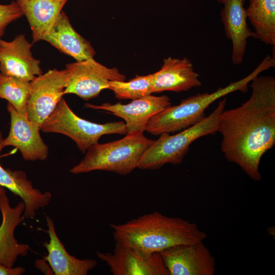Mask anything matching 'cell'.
Wrapping results in <instances>:
<instances>
[{
	"label": "cell",
	"instance_id": "1",
	"mask_svg": "<svg viewBox=\"0 0 275 275\" xmlns=\"http://www.w3.org/2000/svg\"><path fill=\"white\" fill-rule=\"evenodd\" d=\"M251 82L249 99L222 112L217 132L222 136L221 151L225 158L259 181L261 159L275 144V78L259 75Z\"/></svg>",
	"mask_w": 275,
	"mask_h": 275
},
{
	"label": "cell",
	"instance_id": "2",
	"mask_svg": "<svg viewBox=\"0 0 275 275\" xmlns=\"http://www.w3.org/2000/svg\"><path fill=\"white\" fill-rule=\"evenodd\" d=\"M116 242L148 253H160L173 246L197 243L206 238L197 225L154 211L124 224H111Z\"/></svg>",
	"mask_w": 275,
	"mask_h": 275
},
{
	"label": "cell",
	"instance_id": "3",
	"mask_svg": "<svg viewBox=\"0 0 275 275\" xmlns=\"http://www.w3.org/2000/svg\"><path fill=\"white\" fill-rule=\"evenodd\" d=\"M275 66V59L267 55L255 69L243 78L221 87L212 93H198L170 105L153 116L145 131L155 135L179 132L201 121L205 110L216 100L236 91L246 93L248 85L261 73Z\"/></svg>",
	"mask_w": 275,
	"mask_h": 275
},
{
	"label": "cell",
	"instance_id": "4",
	"mask_svg": "<svg viewBox=\"0 0 275 275\" xmlns=\"http://www.w3.org/2000/svg\"><path fill=\"white\" fill-rule=\"evenodd\" d=\"M143 133L127 134L123 138L90 147L82 160L70 170L73 174L94 171L126 175L138 168L140 162L153 142Z\"/></svg>",
	"mask_w": 275,
	"mask_h": 275
},
{
	"label": "cell",
	"instance_id": "5",
	"mask_svg": "<svg viewBox=\"0 0 275 275\" xmlns=\"http://www.w3.org/2000/svg\"><path fill=\"white\" fill-rule=\"evenodd\" d=\"M227 98L220 100L216 108L201 121L171 135L163 133L154 141L144 154L138 167L141 170H156L166 164L181 163L190 144L196 140L217 132L218 120L225 109Z\"/></svg>",
	"mask_w": 275,
	"mask_h": 275
},
{
	"label": "cell",
	"instance_id": "6",
	"mask_svg": "<svg viewBox=\"0 0 275 275\" xmlns=\"http://www.w3.org/2000/svg\"><path fill=\"white\" fill-rule=\"evenodd\" d=\"M41 130L60 133L69 137L83 153L98 143L103 135L127 134L125 124L123 121L98 124L81 118L72 111L63 98L43 123Z\"/></svg>",
	"mask_w": 275,
	"mask_h": 275
},
{
	"label": "cell",
	"instance_id": "7",
	"mask_svg": "<svg viewBox=\"0 0 275 275\" xmlns=\"http://www.w3.org/2000/svg\"><path fill=\"white\" fill-rule=\"evenodd\" d=\"M66 84L64 94H73L85 100L108 89L109 81H125L126 76L116 67L108 68L93 58L66 65Z\"/></svg>",
	"mask_w": 275,
	"mask_h": 275
},
{
	"label": "cell",
	"instance_id": "8",
	"mask_svg": "<svg viewBox=\"0 0 275 275\" xmlns=\"http://www.w3.org/2000/svg\"><path fill=\"white\" fill-rule=\"evenodd\" d=\"M66 84V71L50 69L30 81L26 105L29 120L40 127L63 98Z\"/></svg>",
	"mask_w": 275,
	"mask_h": 275
},
{
	"label": "cell",
	"instance_id": "9",
	"mask_svg": "<svg viewBox=\"0 0 275 275\" xmlns=\"http://www.w3.org/2000/svg\"><path fill=\"white\" fill-rule=\"evenodd\" d=\"M114 275H170L159 253H148L116 242L113 253L97 251Z\"/></svg>",
	"mask_w": 275,
	"mask_h": 275
},
{
	"label": "cell",
	"instance_id": "10",
	"mask_svg": "<svg viewBox=\"0 0 275 275\" xmlns=\"http://www.w3.org/2000/svg\"><path fill=\"white\" fill-rule=\"evenodd\" d=\"M170 275H213L215 259L203 241L179 244L159 253Z\"/></svg>",
	"mask_w": 275,
	"mask_h": 275
},
{
	"label": "cell",
	"instance_id": "11",
	"mask_svg": "<svg viewBox=\"0 0 275 275\" xmlns=\"http://www.w3.org/2000/svg\"><path fill=\"white\" fill-rule=\"evenodd\" d=\"M170 105L171 100L168 96H156L151 94L132 100L127 104H85L86 108L103 110L123 119L125 121L127 134L143 133L150 119Z\"/></svg>",
	"mask_w": 275,
	"mask_h": 275
},
{
	"label": "cell",
	"instance_id": "12",
	"mask_svg": "<svg viewBox=\"0 0 275 275\" xmlns=\"http://www.w3.org/2000/svg\"><path fill=\"white\" fill-rule=\"evenodd\" d=\"M7 109L10 116V127L8 136L3 140L5 147L16 148L25 160H46L48 147L40 135L41 127L30 121L26 115L18 113L9 103Z\"/></svg>",
	"mask_w": 275,
	"mask_h": 275
},
{
	"label": "cell",
	"instance_id": "13",
	"mask_svg": "<svg viewBox=\"0 0 275 275\" xmlns=\"http://www.w3.org/2000/svg\"><path fill=\"white\" fill-rule=\"evenodd\" d=\"M32 47L24 34L16 36L11 41L1 39L0 73L28 81L41 75L40 61L33 56Z\"/></svg>",
	"mask_w": 275,
	"mask_h": 275
},
{
	"label": "cell",
	"instance_id": "14",
	"mask_svg": "<svg viewBox=\"0 0 275 275\" xmlns=\"http://www.w3.org/2000/svg\"><path fill=\"white\" fill-rule=\"evenodd\" d=\"M24 209L22 201L12 207L6 193L0 196V264L8 267H13L18 257L26 256L30 250L28 244L19 243L14 236L16 227L24 219Z\"/></svg>",
	"mask_w": 275,
	"mask_h": 275
},
{
	"label": "cell",
	"instance_id": "15",
	"mask_svg": "<svg viewBox=\"0 0 275 275\" xmlns=\"http://www.w3.org/2000/svg\"><path fill=\"white\" fill-rule=\"evenodd\" d=\"M151 76L153 93L184 92L202 85L199 74L186 57L164 59L161 68Z\"/></svg>",
	"mask_w": 275,
	"mask_h": 275
},
{
	"label": "cell",
	"instance_id": "16",
	"mask_svg": "<svg viewBox=\"0 0 275 275\" xmlns=\"http://www.w3.org/2000/svg\"><path fill=\"white\" fill-rule=\"evenodd\" d=\"M3 140V133L0 132V155L5 147ZM0 186L7 188L21 198L25 205L23 214L24 219L34 218L37 211L47 206L52 198L50 192H42L35 188L32 182L28 179L24 172L5 169L1 163Z\"/></svg>",
	"mask_w": 275,
	"mask_h": 275
},
{
	"label": "cell",
	"instance_id": "17",
	"mask_svg": "<svg viewBox=\"0 0 275 275\" xmlns=\"http://www.w3.org/2000/svg\"><path fill=\"white\" fill-rule=\"evenodd\" d=\"M244 3L245 0H226L221 13L226 35L232 43L231 61L236 65L243 62L248 39H256L248 24Z\"/></svg>",
	"mask_w": 275,
	"mask_h": 275
},
{
	"label": "cell",
	"instance_id": "18",
	"mask_svg": "<svg viewBox=\"0 0 275 275\" xmlns=\"http://www.w3.org/2000/svg\"><path fill=\"white\" fill-rule=\"evenodd\" d=\"M48 242L43 243L47 251L45 257L56 275H87L95 268L97 262L94 259H79L70 255L59 238L54 224L49 216L46 215Z\"/></svg>",
	"mask_w": 275,
	"mask_h": 275
},
{
	"label": "cell",
	"instance_id": "19",
	"mask_svg": "<svg viewBox=\"0 0 275 275\" xmlns=\"http://www.w3.org/2000/svg\"><path fill=\"white\" fill-rule=\"evenodd\" d=\"M43 40L76 61L93 58L96 53L91 43L73 29L63 11Z\"/></svg>",
	"mask_w": 275,
	"mask_h": 275
},
{
	"label": "cell",
	"instance_id": "20",
	"mask_svg": "<svg viewBox=\"0 0 275 275\" xmlns=\"http://www.w3.org/2000/svg\"><path fill=\"white\" fill-rule=\"evenodd\" d=\"M68 0H16L27 18L33 42L43 40Z\"/></svg>",
	"mask_w": 275,
	"mask_h": 275
},
{
	"label": "cell",
	"instance_id": "21",
	"mask_svg": "<svg viewBox=\"0 0 275 275\" xmlns=\"http://www.w3.org/2000/svg\"><path fill=\"white\" fill-rule=\"evenodd\" d=\"M248 19L254 28L256 39L275 45V0H249Z\"/></svg>",
	"mask_w": 275,
	"mask_h": 275
},
{
	"label": "cell",
	"instance_id": "22",
	"mask_svg": "<svg viewBox=\"0 0 275 275\" xmlns=\"http://www.w3.org/2000/svg\"><path fill=\"white\" fill-rule=\"evenodd\" d=\"M30 81L0 73V99H4L21 115H26Z\"/></svg>",
	"mask_w": 275,
	"mask_h": 275
},
{
	"label": "cell",
	"instance_id": "23",
	"mask_svg": "<svg viewBox=\"0 0 275 275\" xmlns=\"http://www.w3.org/2000/svg\"><path fill=\"white\" fill-rule=\"evenodd\" d=\"M108 89L114 92L119 99H139L153 93L151 74L139 76L128 81H109Z\"/></svg>",
	"mask_w": 275,
	"mask_h": 275
},
{
	"label": "cell",
	"instance_id": "24",
	"mask_svg": "<svg viewBox=\"0 0 275 275\" xmlns=\"http://www.w3.org/2000/svg\"><path fill=\"white\" fill-rule=\"evenodd\" d=\"M23 15L22 10L16 1L7 5L0 4V40L7 26Z\"/></svg>",
	"mask_w": 275,
	"mask_h": 275
},
{
	"label": "cell",
	"instance_id": "25",
	"mask_svg": "<svg viewBox=\"0 0 275 275\" xmlns=\"http://www.w3.org/2000/svg\"><path fill=\"white\" fill-rule=\"evenodd\" d=\"M25 270L24 267H8L0 264V275H21Z\"/></svg>",
	"mask_w": 275,
	"mask_h": 275
},
{
	"label": "cell",
	"instance_id": "26",
	"mask_svg": "<svg viewBox=\"0 0 275 275\" xmlns=\"http://www.w3.org/2000/svg\"><path fill=\"white\" fill-rule=\"evenodd\" d=\"M5 193V188L3 187L0 186V196Z\"/></svg>",
	"mask_w": 275,
	"mask_h": 275
},
{
	"label": "cell",
	"instance_id": "27",
	"mask_svg": "<svg viewBox=\"0 0 275 275\" xmlns=\"http://www.w3.org/2000/svg\"><path fill=\"white\" fill-rule=\"evenodd\" d=\"M218 3L224 4L226 0H216Z\"/></svg>",
	"mask_w": 275,
	"mask_h": 275
}]
</instances>
